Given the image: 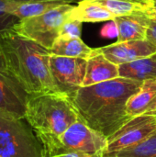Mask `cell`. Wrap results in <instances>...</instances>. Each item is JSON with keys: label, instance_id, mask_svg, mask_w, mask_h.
Listing matches in <instances>:
<instances>
[{"label": "cell", "instance_id": "6da1fadb", "mask_svg": "<svg viewBox=\"0 0 156 157\" xmlns=\"http://www.w3.org/2000/svg\"><path fill=\"white\" fill-rule=\"evenodd\" d=\"M143 82L123 77L81 87L72 99L80 118L108 138L131 118L127 104Z\"/></svg>", "mask_w": 156, "mask_h": 157}, {"label": "cell", "instance_id": "7a4b0ae2", "mask_svg": "<svg viewBox=\"0 0 156 157\" xmlns=\"http://www.w3.org/2000/svg\"><path fill=\"white\" fill-rule=\"evenodd\" d=\"M6 70L30 95L58 93L51 74L49 50L13 30L0 35Z\"/></svg>", "mask_w": 156, "mask_h": 157}, {"label": "cell", "instance_id": "3957f363", "mask_svg": "<svg viewBox=\"0 0 156 157\" xmlns=\"http://www.w3.org/2000/svg\"><path fill=\"white\" fill-rule=\"evenodd\" d=\"M73 100L59 93L29 95L25 120L43 146L44 157L61 146L60 137L79 120Z\"/></svg>", "mask_w": 156, "mask_h": 157}, {"label": "cell", "instance_id": "277c9868", "mask_svg": "<svg viewBox=\"0 0 156 157\" xmlns=\"http://www.w3.org/2000/svg\"><path fill=\"white\" fill-rule=\"evenodd\" d=\"M0 157H44L41 143L25 119L0 116Z\"/></svg>", "mask_w": 156, "mask_h": 157}, {"label": "cell", "instance_id": "5b68a950", "mask_svg": "<svg viewBox=\"0 0 156 157\" xmlns=\"http://www.w3.org/2000/svg\"><path fill=\"white\" fill-rule=\"evenodd\" d=\"M74 7V6L71 4H64L44 14L21 19L12 30L50 50L58 39L60 29L68 20L69 14Z\"/></svg>", "mask_w": 156, "mask_h": 157}, {"label": "cell", "instance_id": "8992f818", "mask_svg": "<svg viewBox=\"0 0 156 157\" xmlns=\"http://www.w3.org/2000/svg\"><path fill=\"white\" fill-rule=\"evenodd\" d=\"M60 142L59 149L50 156L76 153L88 157H103L108 149V138L90 128L81 118L63 133Z\"/></svg>", "mask_w": 156, "mask_h": 157}, {"label": "cell", "instance_id": "52a82bcc", "mask_svg": "<svg viewBox=\"0 0 156 157\" xmlns=\"http://www.w3.org/2000/svg\"><path fill=\"white\" fill-rule=\"evenodd\" d=\"M86 59L51 55L50 68L55 88L59 94L73 99L83 87L86 72Z\"/></svg>", "mask_w": 156, "mask_h": 157}, {"label": "cell", "instance_id": "ba28073f", "mask_svg": "<svg viewBox=\"0 0 156 157\" xmlns=\"http://www.w3.org/2000/svg\"><path fill=\"white\" fill-rule=\"evenodd\" d=\"M156 131V116L141 115L130 119L108 138L106 154L116 153L136 146Z\"/></svg>", "mask_w": 156, "mask_h": 157}, {"label": "cell", "instance_id": "9c48e42d", "mask_svg": "<svg viewBox=\"0 0 156 157\" xmlns=\"http://www.w3.org/2000/svg\"><path fill=\"white\" fill-rule=\"evenodd\" d=\"M29 95L7 70H0V116L25 119Z\"/></svg>", "mask_w": 156, "mask_h": 157}, {"label": "cell", "instance_id": "30bf717a", "mask_svg": "<svg viewBox=\"0 0 156 157\" xmlns=\"http://www.w3.org/2000/svg\"><path fill=\"white\" fill-rule=\"evenodd\" d=\"M108 60L117 65L128 63L156 53V46L147 40L114 42L97 48Z\"/></svg>", "mask_w": 156, "mask_h": 157}, {"label": "cell", "instance_id": "8fae6325", "mask_svg": "<svg viewBox=\"0 0 156 157\" xmlns=\"http://www.w3.org/2000/svg\"><path fill=\"white\" fill-rule=\"evenodd\" d=\"M113 23L117 29V41L146 40L151 18L145 13H134L115 17Z\"/></svg>", "mask_w": 156, "mask_h": 157}, {"label": "cell", "instance_id": "7c38bea8", "mask_svg": "<svg viewBox=\"0 0 156 157\" xmlns=\"http://www.w3.org/2000/svg\"><path fill=\"white\" fill-rule=\"evenodd\" d=\"M120 77L119 65L108 60L97 48L87 59L86 77L83 86H89Z\"/></svg>", "mask_w": 156, "mask_h": 157}, {"label": "cell", "instance_id": "4fadbf2b", "mask_svg": "<svg viewBox=\"0 0 156 157\" xmlns=\"http://www.w3.org/2000/svg\"><path fill=\"white\" fill-rule=\"evenodd\" d=\"M127 113L131 119L141 115L156 116V79L143 82L139 91L129 99Z\"/></svg>", "mask_w": 156, "mask_h": 157}, {"label": "cell", "instance_id": "5bb4252c", "mask_svg": "<svg viewBox=\"0 0 156 157\" xmlns=\"http://www.w3.org/2000/svg\"><path fill=\"white\" fill-rule=\"evenodd\" d=\"M120 77L144 82L156 79V53L119 65Z\"/></svg>", "mask_w": 156, "mask_h": 157}, {"label": "cell", "instance_id": "9a60e30c", "mask_svg": "<svg viewBox=\"0 0 156 157\" xmlns=\"http://www.w3.org/2000/svg\"><path fill=\"white\" fill-rule=\"evenodd\" d=\"M115 17L104 6L97 3L83 0L78 2V5L70 12L68 19L78 20L81 22H103L110 21Z\"/></svg>", "mask_w": 156, "mask_h": 157}, {"label": "cell", "instance_id": "2e32d148", "mask_svg": "<svg viewBox=\"0 0 156 157\" xmlns=\"http://www.w3.org/2000/svg\"><path fill=\"white\" fill-rule=\"evenodd\" d=\"M51 55L88 59L95 52V49L87 46L81 38L63 39L58 38L49 50Z\"/></svg>", "mask_w": 156, "mask_h": 157}, {"label": "cell", "instance_id": "e0dca14e", "mask_svg": "<svg viewBox=\"0 0 156 157\" xmlns=\"http://www.w3.org/2000/svg\"><path fill=\"white\" fill-rule=\"evenodd\" d=\"M107 8L114 17L145 13L152 6V0H87Z\"/></svg>", "mask_w": 156, "mask_h": 157}, {"label": "cell", "instance_id": "ac0fdd59", "mask_svg": "<svg viewBox=\"0 0 156 157\" xmlns=\"http://www.w3.org/2000/svg\"><path fill=\"white\" fill-rule=\"evenodd\" d=\"M69 0H44L29 3L18 4L13 11V15L18 19H24L31 17H36L44 14L53 8H56L64 4H71Z\"/></svg>", "mask_w": 156, "mask_h": 157}, {"label": "cell", "instance_id": "d6986e66", "mask_svg": "<svg viewBox=\"0 0 156 157\" xmlns=\"http://www.w3.org/2000/svg\"><path fill=\"white\" fill-rule=\"evenodd\" d=\"M103 157H156V131L136 146L116 153L105 154Z\"/></svg>", "mask_w": 156, "mask_h": 157}, {"label": "cell", "instance_id": "ffe728a7", "mask_svg": "<svg viewBox=\"0 0 156 157\" xmlns=\"http://www.w3.org/2000/svg\"><path fill=\"white\" fill-rule=\"evenodd\" d=\"M19 3L0 0V35L12 30L14 26L19 21L14 15L13 11Z\"/></svg>", "mask_w": 156, "mask_h": 157}, {"label": "cell", "instance_id": "44dd1931", "mask_svg": "<svg viewBox=\"0 0 156 157\" xmlns=\"http://www.w3.org/2000/svg\"><path fill=\"white\" fill-rule=\"evenodd\" d=\"M83 22L78 20L68 19L62 26L58 38L63 39H75L81 38Z\"/></svg>", "mask_w": 156, "mask_h": 157}, {"label": "cell", "instance_id": "7402d4cb", "mask_svg": "<svg viewBox=\"0 0 156 157\" xmlns=\"http://www.w3.org/2000/svg\"><path fill=\"white\" fill-rule=\"evenodd\" d=\"M146 40L152 42L154 45L156 46V21L151 19L150 27L147 31V37Z\"/></svg>", "mask_w": 156, "mask_h": 157}, {"label": "cell", "instance_id": "603a6c76", "mask_svg": "<svg viewBox=\"0 0 156 157\" xmlns=\"http://www.w3.org/2000/svg\"><path fill=\"white\" fill-rule=\"evenodd\" d=\"M145 14L153 20L156 21V0H152V6L149 10L145 12Z\"/></svg>", "mask_w": 156, "mask_h": 157}, {"label": "cell", "instance_id": "cb8c5ba5", "mask_svg": "<svg viewBox=\"0 0 156 157\" xmlns=\"http://www.w3.org/2000/svg\"><path fill=\"white\" fill-rule=\"evenodd\" d=\"M50 157H88L81 154H76V153H63V154H60L57 155H53V156Z\"/></svg>", "mask_w": 156, "mask_h": 157}, {"label": "cell", "instance_id": "d4e9b609", "mask_svg": "<svg viewBox=\"0 0 156 157\" xmlns=\"http://www.w3.org/2000/svg\"><path fill=\"white\" fill-rule=\"evenodd\" d=\"M0 70H6V62H5V59H4L1 49H0Z\"/></svg>", "mask_w": 156, "mask_h": 157}, {"label": "cell", "instance_id": "484cf974", "mask_svg": "<svg viewBox=\"0 0 156 157\" xmlns=\"http://www.w3.org/2000/svg\"><path fill=\"white\" fill-rule=\"evenodd\" d=\"M6 1H9V2H14V3H29V2H36V1H44V0H6ZM69 1H72V2H75L76 0H69Z\"/></svg>", "mask_w": 156, "mask_h": 157}, {"label": "cell", "instance_id": "4316f807", "mask_svg": "<svg viewBox=\"0 0 156 157\" xmlns=\"http://www.w3.org/2000/svg\"><path fill=\"white\" fill-rule=\"evenodd\" d=\"M76 1H78V2H80V1H83V0H76Z\"/></svg>", "mask_w": 156, "mask_h": 157}]
</instances>
